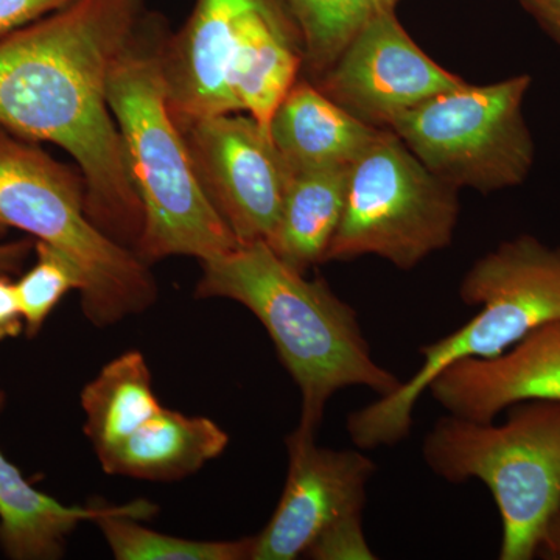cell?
<instances>
[{"mask_svg": "<svg viewBox=\"0 0 560 560\" xmlns=\"http://www.w3.org/2000/svg\"><path fill=\"white\" fill-rule=\"evenodd\" d=\"M72 0H0V36L69 5Z\"/></svg>", "mask_w": 560, "mask_h": 560, "instance_id": "obj_24", "label": "cell"}, {"mask_svg": "<svg viewBox=\"0 0 560 560\" xmlns=\"http://www.w3.org/2000/svg\"><path fill=\"white\" fill-rule=\"evenodd\" d=\"M458 190L431 173L396 132L382 128L349 168L345 212L326 261L377 256L412 270L452 245Z\"/></svg>", "mask_w": 560, "mask_h": 560, "instance_id": "obj_7", "label": "cell"}, {"mask_svg": "<svg viewBox=\"0 0 560 560\" xmlns=\"http://www.w3.org/2000/svg\"><path fill=\"white\" fill-rule=\"evenodd\" d=\"M230 436L205 416L162 407L128 440L98 458L109 475L147 481H178L226 451Z\"/></svg>", "mask_w": 560, "mask_h": 560, "instance_id": "obj_16", "label": "cell"}, {"mask_svg": "<svg viewBox=\"0 0 560 560\" xmlns=\"http://www.w3.org/2000/svg\"><path fill=\"white\" fill-rule=\"evenodd\" d=\"M427 393L456 418L490 422L526 400L560 401V320L493 359L463 360L441 372Z\"/></svg>", "mask_w": 560, "mask_h": 560, "instance_id": "obj_13", "label": "cell"}, {"mask_svg": "<svg viewBox=\"0 0 560 560\" xmlns=\"http://www.w3.org/2000/svg\"><path fill=\"white\" fill-rule=\"evenodd\" d=\"M183 132L202 189L238 243L270 241L291 178L270 132L246 113L197 120Z\"/></svg>", "mask_w": 560, "mask_h": 560, "instance_id": "obj_9", "label": "cell"}, {"mask_svg": "<svg viewBox=\"0 0 560 560\" xmlns=\"http://www.w3.org/2000/svg\"><path fill=\"white\" fill-rule=\"evenodd\" d=\"M539 555H545V558L548 559L560 560V512L552 518L547 533H545Z\"/></svg>", "mask_w": 560, "mask_h": 560, "instance_id": "obj_28", "label": "cell"}, {"mask_svg": "<svg viewBox=\"0 0 560 560\" xmlns=\"http://www.w3.org/2000/svg\"><path fill=\"white\" fill-rule=\"evenodd\" d=\"M156 511L151 501L138 500L119 504L94 523L114 558L119 560H245L253 556L254 536L238 540H190L140 525L139 518H149Z\"/></svg>", "mask_w": 560, "mask_h": 560, "instance_id": "obj_20", "label": "cell"}, {"mask_svg": "<svg viewBox=\"0 0 560 560\" xmlns=\"http://www.w3.org/2000/svg\"><path fill=\"white\" fill-rule=\"evenodd\" d=\"M349 168L291 173L278 224L267 245L302 275L326 264L345 212Z\"/></svg>", "mask_w": 560, "mask_h": 560, "instance_id": "obj_18", "label": "cell"}, {"mask_svg": "<svg viewBox=\"0 0 560 560\" xmlns=\"http://www.w3.org/2000/svg\"><path fill=\"white\" fill-rule=\"evenodd\" d=\"M24 330L16 283L11 282V276L0 275V341L18 338Z\"/></svg>", "mask_w": 560, "mask_h": 560, "instance_id": "obj_25", "label": "cell"}, {"mask_svg": "<svg viewBox=\"0 0 560 560\" xmlns=\"http://www.w3.org/2000/svg\"><path fill=\"white\" fill-rule=\"evenodd\" d=\"M84 434L97 458L116 448L161 410L145 357L128 350L102 368L81 393Z\"/></svg>", "mask_w": 560, "mask_h": 560, "instance_id": "obj_19", "label": "cell"}, {"mask_svg": "<svg viewBox=\"0 0 560 560\" xmlns=\"http://www.w3.org/2000/svg\"><path fill=\"white\" fill-rule=\"evenodd\" d=\"M32 253H35V238L0 243V275H20Z\"/></svg>", "mask_w": 560, "mask_h": 560, "instance_id": "obj_26", "label": "cell"}, {"mask_svg": "<svg viewBox=\"0 0 560 560\" xmlns=\"http://www.w3.org/2000/svg\"><path fill=\"white\" fill-rule=\"evenodd\" d=\"M312 81L352 116L377 128H389L420 103L466 84L420 49L396 10L368 22L337 61Z\"/></svg>", "mask_w": 560, "mask_h": 560, "instance_id": "obj_10", "label": "cell"}, {"mask_svg": "<svg viewBox=\"0 0 560 560\" xmlns=\"http://www.w3.org/2000/svg\"><path fill=\"white\" fill-rule=\"evenodd\" d=\"M257 0H197L189 20L162 47L168 106L184 130L197 120L241 113L231 68L243 22Z\"/></svg>", "mask_w": 560, "mask_h": 560, "instance_id": "obj_12", "label": "cell"}, {"mask_svg": "<svg viewBox=\"0 0 560 560\" xmlns=\"http://www.w3.org/2000/svg\"><path fill=\"white\" fill-rule=\"evenodd\" d=\"M459 298L480 308L477 315L447 337L422 346L419 370L393 394L348 416L350 440L360 451L407 440L420 396L452 364L499 357L530 331L560 320V248L533 235L503 242L471 265L460 280Z\"/></svg>", "mask_w": 560, "mask_h": 560, "instance_id": "obj_4", "label": "cell"}, {"mask_svg": "<svg viewBox=\"0 0 560 560\" xmlns=\"http://www.w3.org/2000/svg\"><path fill=\"white\" fill-rule=\"evenodd\" d=\"M5 230L49 243L79 267L81 308L94 326H113L158 300L150 265L88 217L80 171L0 127V231Z\"/></svg>", "mask_w": 560, "mask_h": 560, "instance_id": "obj_5", "label": "cell"}, {"mask_svg": "<svg viewBox=\"0 0 560 560\" xmlns=\"http://www.w3.org/2000/svg\"><path fill=\"white\" fill-rule=\"evenodd\" d=\"M304 68V47L282 0H257L243 22L231 68L238 110L268 132L272 114Z\"/></svg>", "mask_w": 560, "mask_h": 560, "instance_id": "obj_15", "label": "cell"}, {"mask_svg": "<svg viewBox=\"0 0 560 560\" xmlns=\"http://www.w3.org/2000/svg\"><path fill=\"white\" fill-rule=\"evenodd\" d=\"M35 265L14 282L28 338L39 334L66 294L84 283L79 267L49 243L35 241Z\"/></svg>", "mask_w": 560, "mask_h": 560, "instance_id": "obj_22", "label": "cell"}, {"mask_svg": "<svg viewBox=\"0 0 560 560\" xmlns=\"http://www.w3.org/2000/svg\"><path fill=\"white\" fill-rule=\"evenodd\" d=\"M506 411L503 423L441 418L422 456L452 485L481 481L500 512V560H530L560 512V401L526 400Z\"/></svg>", "mask_w": 560, "mask_h": 560, "instance_id": "obj_6", "label": "cell"}, {"mask_svg": "<svg viewBox=\"0 0 560 560\" xmlns=\"http://www.w3.org/2000/svg\"><path fill=\"white\" fill-rule=\"evenodd\" d=\"M143 0H72L0 36V127L75 160L88 217L135 249L143 209L108 102L114 61L145 16Z\"/></svg>", "mask_w": 560, "mask_h": 560, "instance_id": "obj_1", "label": "cell"}, {"mask_svg": "<svg viewBox=\"0 0 560 560\" xmlns=\"http://www.w3.org/2000/svg\"><path fill=\"white\" fill-rule=\"evenodd\" d=\"M523 7L540 22L560 44V0H521Z\"/></svg>", "mask_w": 560, "mask_h": 560, "instance_id": "obj_27", "label": "cell"}, {"mask_svg": "<svg viewBox=\"0 0 560 560\" xmlns=\"http://www.w3.org/2000/svg\"><path fill=\"white\" fill-rule=\"evenodd\" d=\"M7 394L0 390V411ZM119 504L68 506L40 492L0 452V548L13 560L62 558L70 534L83 522H95Z\"/></svg>", "mask_w": 560, "mask_h": 560, "instance_id": "obj_17", "label": "cell"}, {"mask_svg": "<svg viewBox=\"0 0 560 560\" xmlns=\"http://www.w3.org/2000/svg\"><path fill=\"white\" fill-rule=\"evenodd\" d=\"M167 36L162 18L147 13L108 81L109 108L143 209L135 250L149 265L173 256L206 261L241 246L202 189L184 132L173 119L162 73Z\"/></svg>", "mask_w": 560, "mask_h": 560, "instance_id": "obj_3", "label": "cell"}, {"mask_svg": "<svg viewBox=\"0 0 560 560\" xmlns=\"http://www.w3.org/2000/svg\"><path fill=\"white\" fill-rule=\"evenodd\" d=\"M197 298H223L248 308L270 335L283 368L301 393L300 429L318 433L330 397L364 386L378 397L400 378L372 357L359 315L324 279H305L265 242L201 261Z\"/></svg>", "mask_w": 560, "mask_h": 560, "instance_id": "obj_2", "label": "cell"}, {"mask_svg": "<svg viewBox=\"0 0 560 560\" xmlns=\"http://www.w3.org/2000/svg\"><path fill=\"white\" fill-rule=\"evenodd\" d=\"M305 556L316 560L375 559L364 537L363 517L352 518L327 530Z\"/></svg>", "mask_w": 560, "mask_h": 560, "instance_id": "obj_23", "label": "cell"}, {"mask_svg": "<svg viewBox=\"0 0 560 560\" xmlns=\"http://www.w3.org/2000/svg\"><path fill=\"white\" fill-rule=\"evenodd\" d=\"M300 32L304 69L318 79L375 16L396 10L399 0H282Z\"/></svg>", "mask_w": 560, "mask_h": 560, "instance_id": "obj_21", "label": "cell"}, {"mask_svg": "<svg viewBox=\"0 0 560 560\" xmlns=\"http://www.w3.org/2000/svg\"><path fill=\"white\" fill-rule=\"evenodd\" d=\"M530 81L523 73L485 86L463 84L401 114L389 130L456 189H510L528 178L536 154L523 116Z\"/></svg>", "mask_w": 560, "mask_h": 560, "instance_id": "obj_8", "label": "cell"}, {"mask_svg": "<svg viewBox=\"0 0 560 560\" xmlns=\"http://www.w3.org/2000/svg\"><path fill=\"white\" fill-rule=\"evenodd\" d=\"M289 474L270 522L254 536L250 560H293L307 555L335 526L363 517L374 460L363 452L316 444L298 427L287 438Z\"/></svg>", "mask_w": 560, "mask_h": 560, "instance_id": "obj_11", "label": "cell"}, {"mask_svg": "<svg viewBox=\"0 0 560 560\" xmlns=\"http://www.w3.org/2000/svg\"><path fill=\"white\" fill-rule=\"evenodd\" d=\"M268 130L294 173L352 167L382 128L352 116L312 80H298L272 114Z\"/></svg>", "mask_w": 560, "mask_h": 560, "instance_id": "obj_14", "label": "cell"}]
</instances>
